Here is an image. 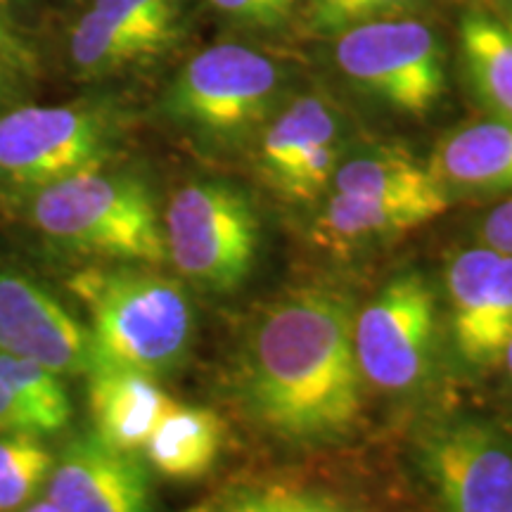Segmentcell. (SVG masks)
Returning <instances> with one entry per match:
<instances>
[{
    "instance_id": "obj_1",
    "label": "cell",
    "mask_w": 512,
    "mask_h": 512,
    "mask_svg": "<svg viewBox=\"0 0 512 512\" xmlns=\"http://www.w3.org/2000/svg\"><path fill=\"white\" fill-rule=\"evenodd\" d=\"M354 316L342 294L302 290L271 306L252 332L245 384L256 418L292 441H328L361 413Z\"/></svg>"
},
{
    "instance_id": "obj_2",
    "label": "cell",
    "mask_w": 512,
    "mask_h": 512,
    "mask_svg": "<svg viewBox=\"0 0 512 512\" xmlns=\"http://www.w3.org/2000/svg\"><path fill=\"white\" fill-rule=\"evenodd\" d=\"M294 88L290 50L228 36L178 69L162 112L197 143L228 150L252 143Z\"/></svg>"
},
{
    "instance_id": "obj_3",
    "label": "cell",
    "mask_w": 512,
    "mask_h": 512,
    "mask_svg": "<svg viewBox=\"0 0 512 512\" xmlns=\"http://www.w3.org/2000/svg\"><path fill=\"white\" fill-rule=\"evenodd\" d=\"M316 46L349 91L396 117H427L448 91L451 41L432 15L358 24Z\"/></svg>"
},
{
    "instance_id": "obj_4",
    "label": "cell",
    "mask_w": 512,
    "mask_h": 512,
    "mask_svg": "<svg viewBox=\"0 0 512 512\" xmlns=\"http://www.w3.org/2000/svg\"><path fill=\"white\" fill-rule=\"evenodd\" d=\"M69 290L91 318L93 366L131 368L155 377L188 354L192 306L174 280L128 268H88L69 278Z\"/></svg>"
},
{
    "instance_id": "obj_5",
    "label": "cell",
    "mask_w": 512,
    "mask_h": 512,
    "mask_svg": "<svg viewBox=\"0 0 512 512\" xmlns=\"http://www.w3.org/2000/svg\"><path fill=\"white\" fill-rule=\"evenodd\" d=\"M34 226L57 245L119 261L164 264L166 242L150 185L128 171L69 176L31 195Z\"/></svg>"
},
{
    "instance_id": "obj_6",
    "label": "cell",
    "mask_w": 512,
    "mask_h": 512,
    "mask_svg": "<svg viewBox=\"0 0 512 512\" xmlns=\"http://www.w3.org/2000/svg\"><path fill=\"white\" fill-rule=\"evenodd\" d=\"M162 223L166 259L192 283L233 292L252 275L261 221L238 185L219 178L185 183L171 195Z\"/></svg>"
},
{
    "instance_id": "obj_7",
    "label": "cell",
    "mask_w": 512,
    "mask_h": 512,
    "mask_svg": "<svg viewBox=\"0 0 512 512\" xmlns=\"http://www.w3.org/2000/svg\"><path fill=\"white\" fill-rule=\"evenodd\" d=\"M121 117L102 102L27 105L0 117V188L31 192L107 166Z\"/></svg>"
},
{
    "instance_id": "obj_8",
    "label": "cell",
    "mask_w": 512,
    "mask_h": 512,
    "mask_svg": "<svg viewBox=\"0 0 512 512\" xmlns=\"http://www.w3.org/2000/svg\"><path fill=\"white\" fill-rule=\"evenodd\" d=\"M354 147L349 114L318 86L294 88L252 140L261 181L287 202H318Z\"/></svg>"
},
{
    "instance_id": "obj_9",
    "label": "cell",
    "mask_w": 512,
    "mask_h": 512,
    "mask_svg": "<svg viewBox=\"0 0 512 512\" xmlns=\"http://www.w3.org/2000/svg\"><path fill=\"white\" fill-rule=\"evenodd\" d=\"M437 332V302L418 273H401L354 318L361 375L384 392H406L427 375Z\"/></svg>"
},
{
    "instance_id": "obj_10",
    "label": "cell",
    "mask_w": 512,
    "mask_h": 512,
    "mask_svg": "<svg viewBox=\"0 0 512 512\" xmlns=\"http://www.w3.org/2000/svg\"><path fill=\"white\" fill-rule=\"evenodd\" d=\"M195 0H91L69 34L81 79H107L159 60L183 41Z\"/></svg>"
},
{
    "instance_id": "obj_11",
    "label": "cell",
    "mask_w": 512,
    "mask_h": 512,
    "mask_svg": "<svg viewBox=\"0 0 512 512\" xmlns=\"http://www.w3.org/2000/svg\"><path fill=\"white\" fill-rule=\"evenodd\" d=\"M441 512H512V441L486 420H441L420 441Z\"/></svg>"
},
{
    "instance_id": "obj_12",
    "label": "cell",
    "mask_w": 512,
    "mask_h": 512,
    "mask_svg": "<svg viewBox=\"0 0 512 512\" xmlns=\"http://www.w3.org/2000/svg\"><path fill=\"white\" fill-rule=\"evenodd\" d=\"M446 297L456 351L475 368L503 361L512 339V256L477 245L446 268Z\"/></svg>"
},
{
    "instance_id": "obj_13",
    "label": "cell",
    "mask_w": 512,
    "mask_h": 512,
    "mask_svg": "<svg viewBox=\"0 0 512 512\" xmlns=\"http://www.w3.org/2000/svg\"><path fill=\"white\" fill-rule=\"evenodd\" d=\"M0 351L41 363L57 375L93 368L91 332L46 287L22 273H0Z\"/></svg>"
},
{
    "instance_id": "obj_14",
    "label": "cell",
    "mask_w": 512,
    "mask_h": 512,
    "mask_svg": "<svg viewBox=\"0 0 512 512\" xmlns=\"http://www.w3.org/2000/svg\"><path fill=\"white\" fill-rule=\"evenodd\" d=\"M48 498L62 512H155L150 475L136 453L117 451L95 434L64 446L48 477Z\"/></svg>"
},
{
    "instance_id": "obj_15",
    "label": "cell",
    "mask_w": 512,
    "mask_h": 512,
    "mask_svg": "<svg viewBox=\"0 0 512 512\" xmlns=\"http://www.w3.org/2000/svg\"><path fill=\"white\" fill-rule=\"evenodd\" d=\"M427 164L448 197L512 192V119L484 117L451 128Z\"/></svg>"
},
{
    "instance_id": "obj_16",
    "label": "cell",
    "mask_w": 512,
    "mask_h": 512,
    "mask_svg": "<svg viewBox=\"0 0 512 512\" xmlns=\"http://www.w3.org/2000/svg\"><path fill=\"white\" fill-rule=\"evenodd\" d=\"M86 375L95 437L117 451H143L171 403L164 389L152 375L131 368L95 363Z\"/></svg>"
},
{
    "instance_id": "obj_17",
    "label": "cell",
    "mask_w": 512,
    "mask_h": 512,
    "mask_svg": "<svg viewBox=\"0 0 512 512\" xmlns=\"http://www.w3.org/2000/svg\"><path fill=\"white\" fill-rule=\"evenodd\" d=\"M453 57L465 91L486 117L512 119V27L503 17L463 5Z\"/></svg>"
},
{
    "instance_id": "obj_18",
    "label": "cell",
    "mask_w": 512,
    "mask_h": 512,
    "mask_svg": "<svg viewBox=\"0 0 512 512\" xmlns=\"http://www.w3.org/2000/svg\"><path fill=\"white\" fill-rule=\"evenodd\" d=\"M328 192L425 202L444 211L451 204L427 159L399 145H354L335 169Z\"/></svg>"
},
{
    "instance_id": "obj_19",
    "label": "cell",
    "mask_w": 512,
    "mask_h": 512,
    "mask_svg": "<svg viewBox=\"0 0 512 512\" xmlns=\"http://www.w3.org/2000/svg\"><path fill=\"white\" fill-rule=\"evenodd\" d=\"M313 221V235L332 249L366 247L437 219L444 209L425 202L387 200V197L325 192Z\"/></svg>"
},
{
    "instance_id": "obj_20",
    "label": "cell",
    "mask_w": 512,
    "mask_h": 512,
    "mask_svg": "<svg viewBox=\"0 0 512 512\" xmlns=\"http://www.w3.org/2000/svg\"><path fill=\"white\" fill-rule=\"evenodd\" d=\"M223 448V422L209 408L171 401L143 446L147 463L162 477L192 482L214 467Z\"/></svg>"
},
{
    "instance_id": "obj_21",
    "label": "cell",
    "mask_w": 512,
    "mask_h": 512,
    "mask_svg": "<svg viewBox=\"0 0 512 512\" xmlns=\"http://www.w3.org/2000/svg\"><path fill=\"white\" fill-rule=\"evenodd\" d=\"M228 36L290 50L304 41L306 0H204Z\"/></svg>"
},
{
    "instance_id": "obj_22",
    "label": "cell",
    "mask_w": 512,
    "mask_h": 512,
    "mask_svg": "<svg viewBox=\"0 0 512 512\" xmlns=\"http://www.w3.org/2000/svg\"><path fill=\"white\" fill-rule=\"evenodd\" d=\"M0 380L22 399L38 434H55L69 425L72 399L55 370L0 351Z\"/></svg>"
},
{
    "instance_id": "obj_23",
    "label": "cell",
    "mask_w": 512,
    "mask_h": 512,
    "mask_svg": "<svg viewBox=\"0 0 512 512\" xmlns=\"http://www.w3.org/2000/svg\"><path fill=\"white\" fill-rule=\"evenodd\" d=\"M444 0H306L304 41L316 43L377 19L434 15Z\"/></svg>"
},
{
    "instance_id": "obj_24",
    "label": "cell",
    "mask_w": 512,
    "mask_h": 512,
    "mask_svg": "<svg viewBox=\"0 0 512 512\" xmlns=\"http://www.w3.org/2000/svg\"><path fill=\"white\" fill-rule=\"evenodd\" d=\"M55 458L36 434L0 437V512H15L27 505L48 482Z\"/></svg>"
},
{
    "instance_id": "obj_25",
    "label": "cell",
    "mask_w": 512,
    "mask_h": 512,
    "mask_svg": "<svg viewBox=\"0 0 512 512\" xmlns=\"http://www.w3.org/2000/svg\"><path fill=\"white\" fill-rule=\"evenodd\" d=\"M216 512H347L337 503L323 496L306 494V491L268 489L240 496Z\"/></svg>"
},
{
    "instance_id": "obj_26",
    "label": "cell",
    "mask_w": 512,
    "mask_h": 512,
    "mask_svg": "<svg viewBox=\"0 0 512 512\" xmlns=\"http://www.w3.org/2000/svg\"><path fill=\"white\" fill-rule=\"evenodd\" d=\"M479 245L512 256V195L484 214L477 228Z\"/></svg>"
},
{
    "instance_id": "obj_27",
    "label": "cell",
    "mask_w": 512,
    "mask_h": 512,
    "mask_svg": "<svg viewBox=\"0 0 512 512\" xmlns=\"http://www.w3.org/2000/svg\"><path fill=\"white\" fill-rule=\"evenodd\" d=\"M3 434H36V425L19 396L0 380V437Z\"/></svg>"
},
{
    "instance_id": "obj_28",
    "label": "cell",
    "mask_w": 512,
    "mask_h": 512,
    "mask_svg": "<svg viewBox=\"0 0 512 512\" xmlns=\"http://www.w3.org/2000/svg\"><path fill=\"white\" fill-rule=\"evenodd\" d=\"M0 57L12 64L17 72H24V69H29L34 64V55H31L24 38L5 19H0Z\"/></svg>"
},
{
    "instance_id": "obj_29",
    "label": "cell",
    "mask_w": 512,
    "mask_h": 512,
    "mask_svg": "<svg viewBox=\"0 0 512 512\" xmlns=\"http://www.w3.org/2000/svg\"><path fill=\"white\" fill-rule=\"evenodd\" d=\"M467 5H479V8L494 12L498 17H510L512 15V0H463Z\"/></svg>"
},
{
    "instance_id": "obj_30",
    "label": "cell",
    "mask_w": 512,
    "mask_h": 512,
    "mask_svg": "<svg viewBox=\"0 0 512 512\" xmlns=\"http://www.w3.org/2000/svg\"><path fill=\"white\" fill-rule=\"evenodd\" d=\"M19 72L15 67H12V64H8L3 60V57H0V100L5 98V95H8V91H10V83H12V76H17Z\"/></svg>"
},
{
    "instance_id": "obj_31",
    "label": "cell",
    "mask_w": 512,
    "mask_h": 512,
    "mask_svg": "<svg viewBox=\"0 0 512 512\" xmlns=\"http://www.w3.org/2000/svg\"><path fill=\"white\" fill-rule=\"evenodd\" d=\"M22 512H62V510L48 498V501H38L34 505H29V508H24Z\"/></svg>"
},
{
    "instance_id": "obj_32",
    "label": "cell",
    "mask_w": 512,
    "mask_h": 512,
    "mask_svg": "<svg viewBox=\"0 0 512 512\" xmlns=\"http://www.w3.org/2000/svg\"><path fill=\"white\" fill-rule=\"evenodd\" d=\"M503 363H505V370H508V375L512 380V339H510L508 349H505V354H503Z\"/></svg>"
},
{
    "instance_id": "obj_33",
    "label": "cell",
    "mask_w": 512,
    "mask_h": 512,
    "mask_svg": "<svg viewBox=\"0 0 512 512\" xmlns=\"http://www.w3.org/2000/svg\"><path fill=\"white\" fill-rule=\"evenodd\" d=\"M505 22H508V24H510V27H512V15H510V17H505Z\"/></svg>"
},
{
    "instance_id": "obj_34",
    "label": "cell",
    "mask_w": 512,
    "mask_h": 512,
    "mask_svg": "<svg viewBox=\"0 0 512 512\" xmlns=\"http://www.w3.org/2000/svg\"><path fill=\"white\" fill-rule=\"evenodd\" d=\"M10 3V0H0V5H8Z\"/></svg>"
}]
</instances>
